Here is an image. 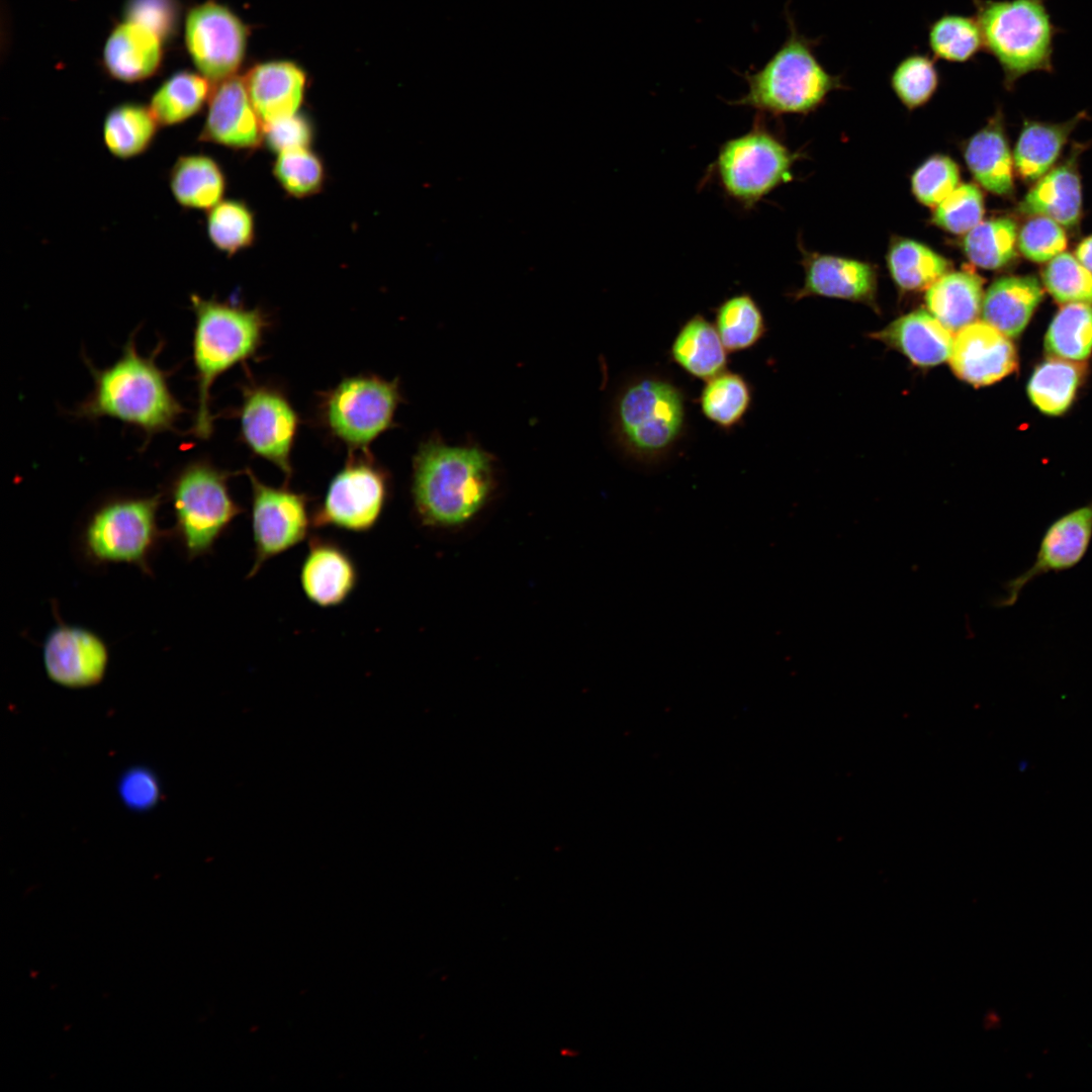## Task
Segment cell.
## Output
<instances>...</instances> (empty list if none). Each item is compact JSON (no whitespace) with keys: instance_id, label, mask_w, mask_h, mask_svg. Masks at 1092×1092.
Returning a JSON list of instances; mask_svg holds the SVG:
<instances>
[{"instance_id":"obj_1","label":"cell","mask_w":1092,"mask_h":1092,"mask_svg":"<svg viewBox=\"0 0 1092 1092\" xmlns=\"http://www.w3.org/2000/svg\"><path fill=\"white\" fill-rule=\"evenodd\" d=\"M488 454L476 447L423 443L413 462L412 495L420 520L430 526L465 523L485 504L493 485Z\"/></svg>"},{"instance_id":"obj_2","label":"cell","mask_w":1092,"mask_h":1092,"mask_svg":"<svg viewBox=\"0 0 1092 1092\" xmlns=\"http://www.w3.org/2000/svg\"><path fill=\"white\" fill-rule=\"evenodd\" d=\"M159 350L145 357L130 336L112 365L104 369L89 365L94 387L76 414L90 420L113 418L148 436L173 429L184 408L155 361Z\"/></svg>"},{"instance_id":"obj_3","label":"cell","mask_w":1092,"mask_h":1092,"mask_svg":"<svg viewBox=\"0 0 1092 1092\" xmlns=\"http://www.w3.org/2000/svg\"><path fill=\"white\" fill-rule=\"evenodd\" d=\"M190 302L195 316L192 357L197 383L192 431L195 437L205 440L213 431L210 406L214 381L257 354L269 321L260 308H247L195 293L190 295Z\"/></svg>"},{"instance_id":"obj_4","label":"cell","mask_w":1092,"mask_h":1092,"mask_svg":"<svg viewBox=\"0 0 1092 1092\" xmlns=\"http://www.w3.org/2000/svg\"><path fill=\"white\" fill-rule=\"evenodd\" d=\"M785 17V41L761 68L742 73L747 91L730 104L775 117L806 114L820 106L831 91L843 87L841 76L830 74L815 54L820 39L800 32L788 7Z\"/></svg>"},{"instance_id":"obj_5","label":"cell","mask_w":1092,"mask_h":1092,"mask_svg":"<svg viewBox=\"0 0 1092 1092\" xmlns=\"http://www.w3.org/2000/svg\"><path fill=\"white\" fill-rule=\"evenodd\" d=\"M612 423L617 444L627 456L640 463H656L686 433V395L662 376H637L619 390Z\"/></svg>"},{"instance_id":"obj_6","label":"cell","mask_w":1092,"mask_h":1092,"mask_svg":"<svg viewBox=\"0 0 1092 1092\" xmlns=\"http://www.w3.org/2000/svg\"><path fill=\"white\" fill-rule=\"evenodd\" d=\"M984 50L1003 72L1011 90L1023 76L1054 71L1055 37L1045 0H972Z\"/></svg>"},{"instance_id":"obj_7","label":"cell","mask_w":1092,"mask_h":1092,"mask_svg":"<svg viewBox=\"0 0 1092 1092\" xmlns=\"http://www.w3.org/2000/svg\"><path fill=\"white\" fill-rule=\"evenodd\" d=\"M162 495L118 496L100 504L81 528L83 557L97 566L129 563L151 574V558L168 535L158 524Z\"/></svg>"},{"instance_id":"obj_8","label":"cell","mask_w":1092,"mask_h":1092,"mask_svg":"<svg viewBox=\"0 0 1092 1092\" xmlns=\"http://www.w3.org/2000/svg\"><path fill=\"white\" fill-rule=\"evenodd\" d=\"M765 120L757 113L749 130L721 144L708 170L727 199L744 210L789 181L797 158Z\"/></svg>"},{"instance_id":"obj_9","label":"cell","mask_w":1092,"mask_h":1092,"mask_svg":"<svg viewBox=\"0 0 1092 1092\" xmlns=\"http://www.w3.org/2000/svg\"><path fill=\"white\" fill-rule=\"evenodd\" d=\"M232 474L208 461L181 469L170 486L175 525L171 531L189 560L210 554L215 543L244 513L232 496Z\"/></svg>"},{"instance_id":"obj_10","label":"cell","mask_w":1092,"mask_h":1092,"mask_svg":"<svg viewBox=\"0 0 1092 1092\" xmlns=\"http://www.w3.org/2000/svg\"><path fill=\"white\" fill-rule=\"evenodd\" d=\"M400 401L396 380L357 375L326 391L318 414L330 435L351 452H368L369 445L393 425Z\"/></svg>"},{"instance_id":"obj_11","label":"cell","mask_w":1092,"mask_h":1092,"mask_svg":"<svg viewBox=\"0 0 1092 1092\" xmlns=\"http://www.w3.org/2000/svg\"><path fill=\"white\" fill-rule=\"evenodd\" d=\"M387 471L370 453L351 452L332 477L323 500L312 511L313 528H336L354 533L372 530L389 498Z\"/></svg>"},{"instance_id":"obj_12","label":"cell","mask_w":1092,"mask_h":1092,"mask_svg":"<svg viewBox=\"0 0 1092 1092\" xmlns=\"http://www.w3.org/2000/svg\"><path fill=\"white\" fill-rule=\"evenodd\" d=\"M251 485V526L254 555L248 578L255 576L270 559L294 548L312 527L310 497L283 485L264 483L246 469Z\"/></svg>"},{"instance_id":"obj_13","label":"cell","mask_w":1092,"mask_h":1092,"mask_svg":"<svg viewBox=\"0 0 1092 1092\" xmlns=\"http://www.w3.org/2000/svg\"><path fill=\"white\" fill-rule=\"evenodd\" d=\"M238 415L243 443L253 454L280 469L288 483L299 417L287 396L269 385L245 386Z\"/></svg>"},{"instance_id":"obj_14","label":"cell","mask_w":1092,"mask_h":1092,"mask_svg":"<svg viewBox=\"0 0 1092 1092\" xmlns=\"http://www.w3.org/2000/svg\"><path fill=\"white\" fill-rule=\"evenodd\" d=\"M247 40L246 25L222 4L206 1L187 14V51L200 74L214 84L237 75Z\"/></svg>"},{"instance_id":"obj_15","label":"cell","mask_w":1092,"mask_h":1092,"mask_svg":"<svg viewBox=\"0 0 1092 1092\" xmlns=\"http://www.w3.org/2000/svg\"><path fill=\"white\" fill-rule=\"evenodd\" d=\"M1092 541V500L1055 519L1045 529L1033 563L1005 584L1006 596L999 607L1013 606L1022 589L1049 572H1061L1078 565Z\"/></svg>"},{"instance_id":"obj_16","label":"cell","mask_w":1092,"mask_h":1092,"mask_svg":"<svg viewBox=\"0 0 1092 1092\" xmlns=\"http://www.w3.org/2000/svg\"><path fill=\"white\" fill-rule=\"evenodd\" d=\"M44 670L51 680L70 689L96 686L105 673L109 650L95 632L77 625L59 623L42 644Z\"/></svg>"},{"instance_id":"obj_17","label":"cell","mask_w":1092,"mask_h":1092,"mask_svg":"<svg viewBox=\"0 0 1092 1092\" xmlns=\"http://www.w3.org/2000/svg\"><path fill=\"white\" fill-rule=\"evenodd\" d=\"M197 139L235 151H251L263 144L264 125L252 105L243 76L214 84Z\"/></svg>"},{"instance_id":"obj_18","label":"cell","mask_w":1092,"mask_h":1092,"mask_svg":"<svg viewBox=\"0 0 1092 1092\" xmlns=\"http://www.w3.org/2000/svg\"><path fill=\"white\" fill-rule=\"evenodd\" d=\"M949 364L962 380L985 386L1017 368V354L1009 338L986 322H973L957 334Z\"/></svg>"},{"instance_id":"obj_19","label":"cell","mask_w":1092,"mask_h":1092,"mask_svg":"<svg viewBox=\"0 0 1092 1092\" xmlns=\"http://www.w3.org/2000/svg\"><path fill=\"white\" fill-rule=\"evenodd\" d=\"M358 582L357 564L346 548L331 538H309L300 565L299 583L310 603L321 608L341 606Z\"/></svg>"},{"instance_id":"obj_20","label":"cell","mask_w":1092,"mask_h":1092,"mask_svg":"<svg viewBox=\"0 0 1092 1092\" xmlns=\"http://www.w3.org/2000/svg\"><path fill=\"white\" fill-rule=\"evenodd\" d=\"M801 250L805 278L803 287L792 294L795 300L818 295L867 303L874 301L877 274L873 266L856 260Z\"/></svg>"},{"instance_id":"obj_21","label":"cell","mask_w":1092,"mask_h":1092,"mask_svg":"<svg viewBox=\"0 0 1092 1092\" xmlns=\"http://www.w3.org/2000/svg\"><path fill=\"white\" fill-rule=\"evenodd\" d=\"M244 83L263 125L298 113L306 88V75L289 61H270L252 67Z\"/></svg>"},{"instance_id":"obj_22","label":"cell","mask_w":1092,"mask_h":1092,"mask_svg":"<svg viewBox=\"0 0 1092 1092\" xmlns=\"http://www.w3.org/2000/svg\"><path fill=\"white\" fill-rule=\"evenodd\" d=\"M872 336L920 367L944 362L953 343L950 331L924 309L905 314Z\"/></svg>"},{"instance_id":"obj_23","label":"cell","mask_w":1092,"mask_h":1092,"mask_svg":"<svg viewBox=\"0 0 1092 1092\" xmlns=\"http://www.w3.org/2000/svg\"><path fill=\"white\" fill-rule=\"evenodd\" d=\"M162 39L130 21L116 25L103 52L106 72L115 80L134 83L149 79L160 69Z\"/></svg>"},{"instance_id":"obj_24","label":"cell","mask_w":1092,"mask_h":1092,"mask_svg":"<svg viewBox=\"0 0 1092 1092\" xmlns=\"http://www.w3.org/2000/svg\"><path fill=\"white\" fill-rule=\"evenodd\" d=\"M1043 297L1036 277L1007 276L988 288L982 304L984 322L1008 338L1018 337L1026 328Z\"/></svg>"},{"instance_id":"obj_25","label":"cell","mask_w":1092,"mask_h":1092,"mask_svg":"<svg viewBox=\"0 0 1092 1092\" xmlns=\"http://www.w3.org/2000/svg\"><path fill=\"white\" fill-rule=\"evenodd\" d=\"M728 353L715 325L700 313L680 326L669 349L673 363L692 377L704 381L727 370Z\"/></svg>"},{"instance_id":"obj_26","label":"cell","mask_w":1092,"mask_h":1092,"mask_svg":"<svg viewBox=\"0 0 1092 1092\" xmlns=\"http://www.w3.org/2000/svg\"><path fill=\"white\" fill-rule=\"evenodd\" d=\"M226 176L220 164L205 154L181 155L169 172V188L184 209L208 210L223 199Z\"/></svg>"},{"instance_id":"obj_27","label":"cell","mask_w":1092,"mask_h":1092,"mask_svg":"<svg viewBox=\"0 0 1092 1092\" xmlns=\"http://www.w3.org/2000/svg\"><path fill=\"white\" fill-rule=\"evenodd\" d=\"M1082 191L1080 178L1073 166L1065 164L1048 172L1027 192L1019 204L1026 215H1041L1062 226L1074 228L1080 218Z\"/></svg>"},{"instance_id":"obj_28","label":"cell","mask_w":1092,"mask_h":1092,"mask_svg":"<svg viewBox=\"0 0 1092 1092\" xmlns=\"http://www.w3.org/2000/svg\"><path fill=\"white\" fill-rule=\"evenodd\" d=\"M930 313L950 332L975 322L983 304V279L971 271L947 272L925 295Z\"/></svg>"},{"instance_id":"obj_29","label":"cell","mask_w":1092,"mask_h":1092,"mask_svg":"<svg viewBox=\"0 0 1092 1092\" xmlns=\"http://www.w3.org/2000/svg\"><path fill=\"white\" fill-rule=\"evenodd\" d=\"M965 158L973 176L985 189L998 195L1012 194L1013 161L998 117L970 140Z\"/></svg>"},{"instance_id":"obj_30","label":"cell","mask_w":1092,"mask_h":1092,"mask_svg":"<svg viewBox=\"0 0 1092 1092\" xmlns=\"http://www.w3.org/2000/svg\"><path fill=\"white\" fill-rule=\"evenodd\" d=\"M160 124L149 106L125 102L106 114L102 138L107 151L119 160L145 154L154 144Z\"/></svg>"},{"instance_id":"obj_31","label":"cell","mask_w":1092,"mask_h":1092,"mask_svg":"<svg viewBox=\"0 0 1092 1092\" xmlns=\"http://www.w3.org/2000/svg\"><path fill=\"white\" fill-rule=\"evenodd\" d=\"M1082 114L1064 123L1026 121L1014 150L1016 172L1026 182L1045 175Z\"/></svg>"},{"instance_id":"obj_32","label":"cell","mask_w":1092,"mask_h":1092,"mask_svg":"<svg viewBox=\"0 0 1092 1092\" xmlns=\"http://www.w3.org/2000/svg\"><path fill=\"white\" fill-rule=\"evenodd\" d=\"M211 91L210 81L201 74L177 72L155 91L149 107L160 126L179 125L201 111Z\"/></svg>"},{"instance_id":"obj_33","label":"cell","mask_w":1092,"mask_h":1092,"mask_svg":"<svg viewBox=\"0 0 1092 1092\" xmlns=\"http://www.w3.org/2000/svg\"><path fill=\"white\" fill-rule=\"evenodd\" d=\"M752 399L749 381L740 373L725 370L705 381L698 403L708 421L729 431L742 423Z\"/></svg>"},{"instance_id":"obj_34","label":"cell","mask_w":1092,"mask_h":1092,"mask_svg":"<svg viewBox=\"0 0 1092 1092\" xmlns=\"http://www.w3.org/2000/svg\"><path fill=\"white\" fill-rule=\"evenodd\" d=\"M714 314L715 328L729 353L753 348L767 333L763 311L747 292L725 298L714 308Z\"/></svg>"},{"instance_id":"obj_35","label":"cell","mask_w":1092,"mask_h":1092,"mask_svg":"<svg viewBox=\"0 0 1092 1092\" xmlns=\"http://www.w3.org/2000/svg\"><path fill=\"white\" fill-rule=\"evenodd\" d=\"M1081 377L1079 365L1061 358L1049 359L1040 363L1030 376L1028 397L1042 414L1060 416L1072 404Z\"/></svg>"},{"instance_id":"obj_36","label":"cell","mask_w":1092,"mask_h":1092,"mask_svg":"<svg viewBox=\"0 0 1092 1092\" xmlns=\"http://www.w3.org/2000/svg\"><path fill=\"white\" fill-rule=\"evenodd\" d=\"M888 266L896 284L907 291L928 289L950 268L944 257L927 246L908 239L892 244Z\"/></svg>"},{"instance_id":"obj_37","label":"cell","mask_w":1092,"mask_h":1092,"mask_svg":"<svg viewBox=\"0 0 1092 1092\" xmlns=\"http://www.w3.org/2000/svg\"><path fill=\"white\" fill-rule=\"evenodd\" d=\"M928 48L934 59L968 63L984 50L981 28L975 16L944 13L928 25Z\"/></svg>"},{"instance_id":"obj_38","label":"cell","mask_w":1092,"mask_h":1092,"mask_svg":"<svg viewBox=\"0 0 1092 1092\" xmlns=\"http://www.w3.org/2000/svg\"><path fill=\"white\" fill-rule=\"evenodd\" d=\"M1044 350L1065 360L1087 359L1092 352V306L1085 303L1064 305L1045 333Z\"/></svg>"},{"instance_id":"obj_39","label":"cell","mask_w":1092,"mask_h":1092,"mask_svg":"<svg viewBox=\"0 0 1092 1092\" xmlns=\"http://www.w3.org/2000/svg\"><path fill=\"white\" fill-rule=\"evenodd\" d=\"M205 230L212 246L232 257L254 243V213L242 200L222 199L207 210Z\"/></svg>"},{"instance_id":"obj_40","label":"cell","mask_w":1092,"mask_h":1092,"mask_svg":"<svg viewBox=\"0 0 1092 1092\" xmlns=\"http://www.w3.org/2000/svg\"><path fill=\"white\" fill-rule=\"evenodd\" d=\"M1017 226L1007 217L981 221L964 239V251L969 260L984 269L996 270L1006 266L1016 256Z\"/></svg>"},{"instance_id":"obj_41","label":"cell","mask_w":1092,"mask_h":1092,"mask_svg":"<svg viewBox=\"0 0 1092 1092\" xmlns=\"http://www.w3.org/2000/svg\"><path fill=\"white\" fill-rule=\"evenodd\" d=\"M939 81L935 59L917 52L903 58L890 76L894 93L908 109L926 104L936 92Z\"/></svg>"},{"instance_id":"obj_42","label":"cell","mask_w":1092,"mask_h":1092,"mask_svg":"<svg viewBox=\"0 0 1092 1092\" xmlns=\"http://www.w3.org/2000/svg\"><path fill=\"white\" fill-rule=\"evenodd\" d=\"M272 171L282 189L296 198L318 193L326 181L325 165L310 148L277 154Z\"/></svg>"},{"instance_id":"obj_43","label":"cell","mask_w":1092,"mask_h":1092,"mask_svg":"<svg viewBox=\"0 0 1092 1092\" xmlns=\"http://www.w3.org/2000/svg\"><path fill=\"white\" fill-rule=\"evenodd\" d=\"M1041 275L1045 289L1059 303L1092 304V275L1072 254L1056 256Z\"/></svg>"},{"instance_id":"obj_44","label":"cell","mask_w":1092,"mask_h":1092,"mask_svg":"<svg viewBox=\"0 0 1092 1092\" xmlns=\"http://www.w3.org/2000/svg\"><path fill=\"white\" fill-rule=\"evenodd\" d=\"M983 214L982 192L974 184L964 183L936 205L932 220L945 231L961 235L980 223Z\"/></svg>"},{"instance_id":"obj_45","label":"cell","mask_w":1092,"mask_h":1092,"mask_svg":"<svg viewBox=\"0 0 1092 1092\" xmlns=\"http://www.w3.org/2000/svg\"><path fill=\"white\" fill-rule=\"evenodd\" d=\"M958 165L948 157L935 155L925 161L913 174L912 190L923 204H939L959 185Z\"/></svg>"},{"instance_id":"obj_46","label":"cell","mask_w":1092,"mask_h":1092,"mask_svg":"<svg viewBox=\"0 0 1092 1092\" xmlns=\"http://www.w3.org/2000/svg\"><path fill=\"white\" fill-rule=\"evenodd\" d=\"M1017 247L1026 259L1044 263L1063 253L1067 247V237L1063 226L1056 220L1036 215L1021 228Z\"/></svg>"},{"instance_id":"obj_47","label":"cell","mask_w":1092,"mask_h":1092,"mask_svg":"<svg viewBox=\"0 0 1092 1092\" xmlns=\"http://www.w3.org/2000/svg\"><path fill=\"white\" fill-rule=\"evenodd\" d=\"M179 10L177 0H127L124 13L127 21L136 23L166 40L176 31Z\"/></svg>"},{"instance_id":"obj_48","label":"cell","mask_w":1092,"mask_h":1092,"mask_svg":"<svg viewBox=\"0 0 1092 1092\" xmlns=\"http://www.w3.org/2000/svg\"><path fill=\"white\" fill-rule=\"evenodd\" d=\"M117 792L123 805L134 812L153 809L161 800L158 777L146 766H133L120 776Z\"/></svg>"},{"instance_id":"obj_49","label":"cell","mask_w":1092,"mask_h":1092,"mask_svg":"<svg viewBox=\"0 0 1092 1092\" xmlns=\"http://www.w3.org/2000/svg\"><path fill=\"white\" fill-rule=\"evenodd\" d=\"M313 127L302 114L296 113L264 125L263 143L276 155L300 148H309L313 140Z\"/></svg>"},{"instance_id":"obj_50","label":"cell","mask_w":1092,"mask_h":1092,"mask_svg":"<svg viewBox=\"0 0 1092 1092\" xmlns=\"http://www.w3.org/2000/svg\"><path fill=\"white\" fill-rule=\"evenodd\" d=\"M1075 257L1092 275V236L1081 241L1075 250Z\"/></svg>"}]
</instances>
